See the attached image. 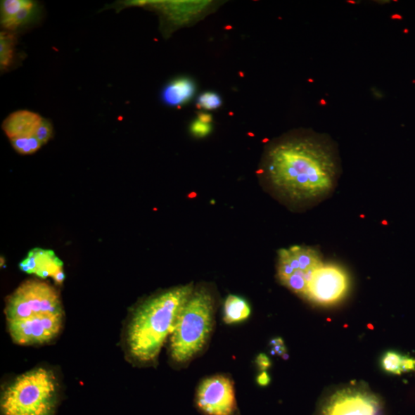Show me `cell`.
Masks as SVG:
<instances>
[{"label": "cell", "mask_w": 415, "mask_h": 415, "mask_svg": "<svg viewBox=\"0 0 415 415\" xmlns=\"http://www.w3.org/2000/svg\"><path fill=\"white\" fill-rule=\"evenodd\" d=\"M340 162L336 146L326 135L300 130L281 137L265 153L263 172L286 200L319 204L335 190Z\"/></svg>", "instance_id": "6da1fadb"}, {"label": "cell", "mask_w": 415, "mask_h": 415, "mask_svg": "<svg viewBox=\"0 0 415 415\" xmlns=\"http://www.w3.org/2000/svg\"><path fill=\"white\" fill-rule=\"evenodd\" d=\"M193 293L191 285L173 288L149 298L138 307L127 330V345L132 358L143 363L156 359Z\"/></svg>", "instance_id": "7a4b0ae2"}, {"label": "cell", "mask_w": 415, "mask_h": 415, "mask_svg": "<svg viewBox=\"0 0 415 415\" xmlns=\"http://www.w3.org/2000/svg\"><path fill=\"white\" fill-rule=\"evenodd\" d=\"M215 300L205 288L193 290L170 337L171 359L184 364L203 351L215 326Z\"/></svg>", "instance_id": "3957f363"}, {"label": "cell", "mask_w": 415, "mask_h": 415, "mask_svg": "<svg viewBox=\"0 0 415 415\" xmlns=\"http://www.w3.org/2000/svg\"><path fill=\"white\" fill-rule=\"evenodd\" d=\"M59 385L53 371L39 368L16 378L4 390L2 415H54Z\"/></svg>", "instance_id": "277c9868"}, {"label": "cell", "mask_w": 415, "mask_h": 415, "mask_svg": "<svg viewBox=\"0 0 415 415\" xmlns=\"http://www.w3.org/2000/svg\"><path fill=\"white\" fill-rule=\"evenodd\" d=\"M5 312L9 321L63 311L54 288L44 281L31 280L24 282L8 298Z\"/></svg>", "instance_id": "5b68a950"}, {"label": "cell", "mask_w": 415, "mask_h": 415, "mask_svg": "<svg viewBox=\"0 0 415 415\" xmlns=\"http://www.w3.org/2000/svg\"><path fill=\"white\" fill-rule=\"evenodd\" d=\"M323 264L317 249L295 245L279 251L277 273L281 283L305 297L313 274Z\"/></svg>", "instance_id": "8992f818"}, {"label": "cell", "mask_w": 415, "mask_h": 415, "mask_svg": "<svg viewBox=\"0 0 415 415\" xmlns=\"http://www.w3.org/2000/svg\"><path fill=\"white\" fill-rule=\"evenodd\" d=\"M196 404L204 415H236L238 407L234 383L221 375L205 378L197 388Z\"/></svg>", "instance_id": "52a82bcc"}, {"label": "cell", "mask_w": 415, "mask_h": 415, "mask_svg": "<svg viewBox=\"0 0 415 415\" xmlns=\"http://www.w3.org/2000/svg\"><path fill=\"white\" fill-rule=\"evenodd\" d=\"M347 272L336 264H324L313 274L305 298L321 305H331L343 300L350 290Z\"/></svg>", "instance_id": "ba28073f"}, {"label": "cell", "mask_w": 415, "mask_h": 415, "mask_svg": "<svg viewBox=\"0 0 415 415\" xmlns=\"http://www.w3.org/2000/svg\"><path fill=\"white\" fill-rule=\"evenodd\" d=\"M63 312L38 314L8 321L13 342L22 345H41L52 341L61 331Z\"/></svg>", "instance_id": "9c48e42d"}, {"label": "cell", "mask_w": 415, "mask_h": 415, "mask_svg": "<svg viewBox=\"0 0 415 415\" xmlns=\"http://www.w3.org/2000/svg\"><path fill=\"white\" fill-rule=\"evenodd\" d=\"M378 398L361 388H347L332 395L320 415H379Z\"/></svg>", "instance_id": "30bf717a"}, {"label": "cell", "mask_w": 415, "mask_h": 415, "mask_svg": "<svg viewBox=\"0 0 415 415\" xmlns=\"http://www.w3.org/2000/svg\"><path fill=\"white\" fill-rule=\"evenodd\" d=\"M20 269L43 279L51 277L57 284H62L65 280L63 262L53 251L48 249H32L20 263Z\"/></svg>", "instance_id": "8fae6325"}, {"label": "cell", "mask_w": 415, "mask_h": 415, "mask_svg": "<svg viewBox=\"0 0 415 415\" xmlns=\"http://www.w3.org/2000/svg\"><path fill=\"white\" fill-rule=\"evenodd\" d=\"M43 121L39 115L27 110H20L11 114L3 123V129L11 140L35 136Z\"/></svg>", "instance_id": "7c38bea8"}, {"label": "cell", "mask_w": 415, "mask_h": 415, "mask_svg": "<svg viewBox=\"0 0 415 415\" xmlns=\"http://www.w3.org/2000/svg\"><path fill=\"white\" fill-rule=\"evenodd\" d=\"M196 85L192 78L177 77L166 84L161 93L163 103L173 108H179L192 101Z\"/></svg>", "instance_id": "4fadbf2b"}, {"label": "cell", "mask_w": 415, "mask_h": 415, "mask_svg": "<svg viewBox=\"0 0 415 415\" xmlns=\"http://www.w3.org/2000/svg\"><path fill=\"white\" fill-rule=\"evenodd\" d=\"M251 314L250 306L244 298L230 295L224 304V321L229 325L242 322Z\"/></svg>", "instance_id": "5bb4252c"}, {"label": "cell", "mask_w": 415, "mask_h": 415, "mask_svg": "<svg viewBox=\"0 0 415 415\" xmlns=\"http://www.w3.org/2000/svg\"><path fill=\"white\" fill-rule=\"evenodd\" d=\"M15 36L13 33L4 32L0 35V65L5 71L12 65L14 59Z\"/></svg>", "instance_id": "9a60e30c"}, {"label": "cell", "mask_w": 415, "mask_h": 415, "mask_svg": "<svg viewBox=\"0 0 415 415\" xmlns=\"http://www.w3.org/2000/svg\"><path fill=\"white\" fill-rule=\"evenodd\" d=\"M37 11V4L30 1L13 18L3 24V27L9 30H18L34 20Z\"/></svg>", "instance_id": "2e32d148"}, {"label": "cell", "mask_w": 415, "mask_h": 415, "mask_svg": "<svg viewBox=\"0 0 415 415\" xmlns=\"http://www.w3.org/2000/svg\"><path fill=\"white\" fill-rule=\"evenodd\" d=\"M212 116L208 113H199L190 124L189 130L195 137L204 138L212 130Z\"/></svg>", "instance_id": "e0dca14e"}, {"label": "cell", "mask_w": 415, "mask_h": 415, "mask_svg": "<svg viewBox=\"0 0 415 415\" xmlns=\"http://www.w3.org/2000/svg\"><path fill=\"white\" fill-rule=\"evenodd\" d=\"M11 141L15 151L22 155L35 153L43 146L35 136L18 138Z\"/></svg>", "instance_id": "ac0fdd59"}, {"label": "cell", "mask_w": 415, "mask_h": 415, "mask_svg": "<svg viewBox=\"0 0 415 415\" xmlns=\"http://www.w3.org/2000/svg\"><path fill=\"white\" fill-rule=\"evenodd\" d=\"M222 104V99L220 95L212 91L203 93L196 99V106L198 109L208 111L218 110Z\"/></svg>", "instance_id": "d6986e66"}, {"label": "cell", "mask_w": 415, "mask_h": 415, "mask_svg": "<svg viewBox=\"0 0 415 415\" xmlns=\"http://www.w3.org/2000/svg\"><path fill=\"white\" fill-rule=\"evenodd\" d=\"M29 2L27 0H6V1H3L1 4L2 25L13 18Z\"/></svg>", "instance_id": "ffe728a7"}, {"label": "cell", "mask_w": 415, "mask_h": 415, "mask_svg": "<svg viewBox=\"0 0 415 415\" xmlns=\"http://www.w3.org/2000/svg\"><path fill=\"white\" fill-rule=\"evenodd\" d=\"M402 356L396 352H388L383 356V360H381V366L388 373L400 376L402 374L401 369Z\"/></svg>", "instance_id": "44dd1931"}, {"label": "cell", "mask_w": 415, "mask_h": 415, "mask_svg": "<svg viewBox=\"0 0 415 415\" xmlns=\"http://www.w3.org/2000/svg\"><path fill=\"white\" fill-rule=\"evenodd\" d=\"M53 136V126L51 122L43 119L39 127L35 137L39 141L42 145H45Z\"/></svg>", "instance_id": "7402d4cb"}, {"label": "cell", "mask_w": 415, "mask_h": 415, "mask_svg": "<svg viewBox=\"0 0 415 415\" xmlns=\"http://www.w3.org/2000/svg\"><path fill=\"white\" fill-rule=\"evenodd\" d=\"M402 371L403 372H411L415 371V359L411 356L404 355L402 356Z\"/></svg>", "instance_id": "603a6c76"}, {"label": "cell", "mask_w": 415, "mask_h": 415, "mask_svg": "<svg viewBox=\"0 0 415 415\" xmlns=\"http://www.w3.org/2000/svg\"><path fill=\"white\" fill-rule=\"evenodd\" d=\"M256 364L262 371H267L272 364L269 357L263 353L257 356Z\"/></svg>", "instance_id": "cb8c5ba5"}, {"label": "cell", "mask_w": 415, "mask_h": 415, "mask_svg": "<svg viewBox=\"0 0 415 415\" xmlns=\"http://www.w3.org/2000/svg\"><path fill=\"white\" fill-rule=\"evenodd\" d=\"M271 381L270 376L267 371H262L260 376L257 377V383L261 387H267Z\"/></svg>", "instance_id": "d4e9b609"}, {"label": "cell", "mask_w": 415, "mask_h": 415, "mask_svg": "<svg viewBox=\"0 0 415 415\" xmlns=\"http://www.w3.org/2000/svg\"><path fill=\"white\" fill-rule=\"evenodd\" d=\"M272 350L274 353L279 356H284L287 352V348L285 345L273 346Z\"/></svg>", "instance_id": "484cf974"}, {"label": "cell", "mask_w": 415, "mask_h": 415, "mask_svg": "<svg viewBox=\"0 0 415 415\" xmlns=\"http://www.w3.org/2000/svg\"><path fill=\"white\" fill-rule=\"evenodd\" d=\"M270 345L272 346L285 345L283 339L281 338H276L272 340Z\"/></svg>", "instance_id": "4316f807"}, {"label": "cell", "mask_w": 415, "mask_h": 415, "mask_svg": "<svg viewBox=\"0 0 415 415\" xmlns=\"http://www.w3.org/2000/svg\"><path fill=\"white\" fill-rule=\"evenodd\" d=\"M3 264H4V260L3 261V257H1V267H3Z\"/></svg>", "instance_id": "83f0119b"}]
</instances>
